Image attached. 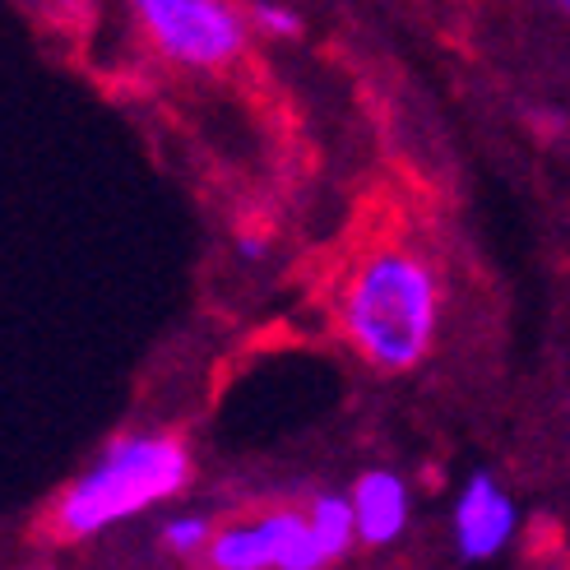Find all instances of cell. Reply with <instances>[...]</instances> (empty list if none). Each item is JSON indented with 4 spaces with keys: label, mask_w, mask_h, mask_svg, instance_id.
I'll list each match as a JSON object with an SVG mask.
<instances>
[{
    "label": "cell",
    "mask_w": 570,
    "mask_h": 570,
    "mask_svg": "<svg viewBox=\"0 0 570 570\" xmlns=\"http://www.w3.org/2000/svg\"><path fill=\"white\" fill-rule=\"evenodd\" d=\"M338 330L348 348L385 376L422 366L441 334V278L432 261L409 246L362 255L338 293Z\"/></svg>",
    "instance_id": "6da1fadb"
},
{
    "label": "cell",
    "mask_w": 570,
    "mask_h": 570,
    "mask_svg": "<svg viewBox=\"0 0 570 570\" xmlns=\"http://www.w3.org/2000/svg\"><path fill=\"white\" fill-rule=\"evenodd\" d=\"M186 488H190V450L181 436L167 432L117 436L56 497L47 529L61 543H89L111 524H126L145 515V510L181 497Z\"/></svg>",
    "instance_id": "7a4b0ae2"
},
{
    "label": "cell",
    "mask_w": 570,
    "mask_h": 570,
    "mask_svg": "<svg viewBox=\"0 0 570 570\" xmlns=\"http://www.w3.org/2000/svg\"><path fill=\"white\" fill-rule=\"evenodd\" d=\"M130 10L173 66L218 70L246 47L250 14H242L233 0H130Z\"/></svg>",
    "instance_id": "3957f363"
},
{
    "label": "cell",
    "mask_w": 570,
    "mask_h": 570,
    "mask_svg": "<svg viewBox=\"0 0 570 570\" xmlns=\"http://www.w3.org/2000/svg\"><path fill=\"white\" fill-rule=\"evenodd\" d=\"M205 561L214 570H321V566H334L306 510H269L261 520L218 529Z\"/></svg>",
    "instance_id": "277c9868"
},
{
    "label": "cell",
    "mask_w": 570,
    "mask_h": 570,
    "mask_svg": "<svg viewBox=\"0 0 570 570\" xmlns=\"http://www.w3.org/2000/svg\"><path fill=\"white\" fill-rule=\"evenodd\" d=\"M450 533H454V552H460V561H469V566L497 561L510 543H515L520 510L492 473H473L460 488V497H454Z\"/></svg>",
    "instance_id": "5b68a950"
},
{
    "label": "cell",
    "mask_w": 570,
    "mask_h": 570,
    "mask_svg": "<svg viewBox=\"0 0 570 570\" xmlns=\"http://www.w3.org/2000/svg\"><path fill=\"white\" fill-rule=\"evenodd\" d=\"M353 515H357V543L362 548H394L409 533L413 520V492L394 469H366L353 482Z\"/></svg>",
    "instance_id": "8992f818"
},
{
    "label": "cell",
    "mask_w": 570,
    "mask_h": 570,
    "mask_svg": "<svg viewBox=\"0 0 570 570\" xmlns=\"http://www.w3.org/2000/svg\"><path fill=\"white\" fill-rule=\"evenodd\" d=\"M306 515L316 524V538L325 543L330 561H344L353 548H357V515H353V497H334V492H321L306 501Z\"/></svg>",
    "instance_id": "52a82bcc"
},
{
    "label": "cell",
    "mask_w": 570,
    "mask_h": 570,
    "mask_svg": "<svg viewBox=\"0 0 570 570\" xmlns=\"http://www.w3.org/2000/svg\"><path fill=\"white\" fill-rule=\"evenodd\" d=\"M218 524L209 515H173L158 524V548L177 561H190V557H205L209 543H214Z\"/></svg>",
    "instance_id": "ba28073f"
},
{
    "label": "cell",
    "mask_w": 570,
    "mask_h": 570,
    "mask_svg": "<svg viewBox=\"0 0 570 570\" xmlns=\"http://www.w3.org/2000/svg\"><path fill=\"white\" fill-rule=\"evenodd\" d=\"M250 23L261 28L265 38H297V33H302L297 10L278 6V0H255V6H250Z\"/></svg>",
    "instance_id": "9c48e42d"
},
{
    "label": "cell",
    "mask_w": 570,
    "mask_h": 570,
    "mask_svg": "<svg viewBox=\"0 0 570 570\" xmlns=\"http://www.w3.org/2000/svg\"><path fill=\"white\" fill-rule=\"evenodd\" d=\"M237 255H242V261H265V255H269V242H265V237H255V233H242V237H237Z\"/></svg>",
    "instance_id": "30bf717a"
},
{
    "label": "cell",
    "mask_w": 570,
    "mask_h": 570,
    "mask_svg": "<svg viewBox=\"0 0 570 570\" xmlns=\"http://www.w3.org/2000/svg\"><path fill=\"white\" fill-rule=\"evenodd\" d=\"M561 6H566V10H570V0H561Z\"/></svg>",
    "instance_id": "8fae6325"
}]
</instances>
